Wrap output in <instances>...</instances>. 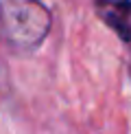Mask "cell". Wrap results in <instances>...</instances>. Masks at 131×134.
<instances>
[{"mask_svg": "<svg viewBox=\"0 0 131 134\" xmlns=\"http://www.w3.org/2000/svg\"><path fill=\"white\" fill-rule=\"evenodd\" d=\"M94 9L120 40L131 42V0H94Z\"/></svg>", "mask_w": 131, "mask_h": 134, "instance_id": "7a4b0ae2", "label": "cell"}, {"mask_svg": "<svg viewBox=\"0 0 131 134\" xmlns=\"http://www.w3.org/2000/svg\"><path fill=\"white\" fill-rule=\"evenodd\" d=\"M50 26L53 13L42 0H0V35L13 53L37 51Z\"/></svg>", "mask_w": 131, "mask_h": 134, "instance_id": "6da1fadb", "label": "cell"}]
</instances>
